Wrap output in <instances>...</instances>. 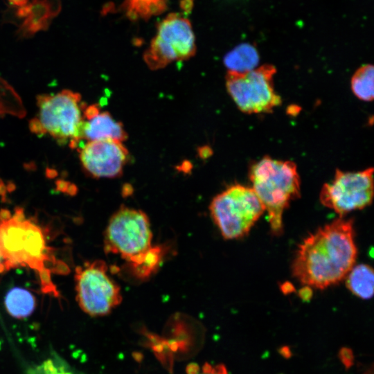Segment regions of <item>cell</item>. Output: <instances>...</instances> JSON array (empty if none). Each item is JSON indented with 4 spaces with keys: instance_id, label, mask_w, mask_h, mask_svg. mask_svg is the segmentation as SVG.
Wrapping results in <instances>:
<instances>
[{
    "instance_id": "cell-4",
    "label": "cell",
    "mask_w": 374,
    "mask_h": 374,
    "mask_svg": "<svg viewBox=\"0 0 374 374\" xmlns=\"http://www.w3.org/2000/svg\"><path fill=\"white\" fill-rule=\"evenodd\" d=\"M37 112L29 122L31 132L48 135L60 145L71 148L80 143L82 110L81 95L69 89L37 96Z\"/></svg>"
},
{
    "instance_id": "cell-1",
    "label": "cell",
    "mask_w": 374,
    "mask_h": 374,
    "mask_svg": "<svg viewBox=\"0 0 374 374\" xmlns=\"http://www.w3.org/2000/svg\"><path fill=\"white\" fill-rule=\"evenodd\" d=\"M357 253L353 221L339 217L303 240L292 261V275L304 287L323 290L346 278Z\"/></svg>"
},
{
    "instance_id": "cell-6",
    "label": "cell",
    "mask_w": 374,
    "mask_h": 374,
    "mask_svg": "<svg viewBox=\"0 0 374 374\" xmlns=\"http://www.w3.org/2000/svg\"><path fill=\"white\" fill-rule=\"evenodd\" d=\"M152 240L150 222L145 213L122 206L108 221L104 233V250L129 262L148 251L152 247Z\"/></svg>"
},
{
    "instance_id": "cell-13",
    "label": "cell",
    "mask_w": 374,
    "mask_h": 374,
    "mask_svg": "<svg viewBox=\"0 0 374 374\" xmlns=\"http://www.w3.org/2000/svg\"><path fill=\"white\" fill-rule=\"evenodd\" d=\"M166 251L163 245H152L148 251L134 260L125 262L123 269L136 280H145L157 271Z\"/></svg>"
},
{
    "instance_id": "cell-14",
    "label": "cell",
    "mask_w": 374,
    "mask_h": 374,
    "mask_svg": "<svg viewBox=\"0 0 374 374\" xmlns=\"http://www.w3.org/2000/svg\"><path fill=\"white\" fill-rule=\"evenodd\" d=\"M33 3L19 8L17 15L19 17L26 18L19 28L21 36L28 37L36 32L46 29L51 17L53 15L47 8L46 3L34 0Z\"/></svg>"
},
{
    "instance_id": "cell-17",
    "label": "cell",
    "mask_w": 374,
    "mask_h": 374,
    "mask_svg": "<svg viewBox=\"0 0 374 374\" xmlns=\"http://www.w3.org/2000/svg\"><path fill=\"white\" fill-rule=\"evenodd\" d=\"M259 62V55L256 48L247 43L241 44L224 58V63L228 71L244 73L256 69Z\"/></svg>"
},
{
    "instance_id": "cell-3",
    "label": "cell",
    "mask_w": 374,
    "mask_h": 374,
    "mask_svg": "<svg viewBox=\"0 0 374 374\" xmlns=\"http://www.w3.org/2000/svg\"><path fill=\"white\" fill-rule=\"evenodd\" d=\"M251 188L267 212L274 235L283 232V214L290 202L300 197V177L296 164L264 157L249 171Z\"/></svg>"
},
{
    "instance_id": "cell-8",
    "label": "cell",
    "mask_w": 374,
    "mask_h": 374,
    "mask_svg": "<svg viewBox=\"0 0 374 374\" xmlns=\"http://www.w3.org/2000/svg\"><path fill=\"white\" fill-rule=\"evenodd\" d=\"M109 269L102 260L86 262L75 268L76 301L91 317L107 315L122 301L121 287L109 274Z\"/></svg>"
},
{
    "instance_id": "cell-2",
    "label": "cell",
    "mask_w": 374,
    "mask_h": 374,
    "mask_svg": "<svg viewBox=\"0 0 374 374\" xmlns=\"http://www.w3.org/2000/svg\"><path fill=\"white\" fill-rule=\"evenodd\" d=\"M0 213V258L3 269L28 266L38 271L43 289L57 295L45 262L50 260L49 248L42 227L24 216L21 208L11 216Z\"/></svg>"
},
{
    "instance_id": "cell-15",
    "label": "cell",
    "mask_w": 374,
    "mask_h": 374,
    "mask_svg": "<svg viewBox=\"0 0 374 374\" xmlns=\"http://www.w3.org/2000/svg\"><path fill=\"white\" fill-rule=\"evenodd\" d=\"M4 306L13 318L22 319L30 316L36 308V299L28 290L15 287L4 297Z\"/></svg>"
},
{
    "instance_id": "cell-16",
    "label": "cell",
    "mask_w": 374,
    "mask_h": 374,
    "mask_svg": "<svg viewBox=\"0 0 374 374\" xmlns=\"http://www.w3.org/2000/svg\"><path fill=\"white\" fill-rule=\"evenodd\" d=\"M347 288L356 296L369 299L373 294V268L366 264L353 266L346 276Z\"/></svg>"
},
{
    "instance_id": "cell-11",
    "label": "cell",
    "mask_w": 374,
    "mask_h": 374,
    "mask_svg": "<svg viewBox=\"0 0 374 374\" xmlns=\"http://www.w3.org/2000/svg\"><path fill=\"white\" fill-rule=\"evenodd\" d=\"M78 152L82 168L94 178L121 176L130 157L123 143L112 139L86 142Z\"/></svg>"
},
{
    "instance_id": "cell-24",
    "label": "cell",
    "mask_w": 374,
    "mask_h": 374,
    "mask_svg": "<svg viewBox=\"0 0 374 374\" xmlns=\"http://www.w3.org/2000/svg\"><path fill=\"white\" fill-rule=\"evenodd\" d=\"M280 354L285 358H289L292 356L291 350L288 346H283L280 348Z\"/></svg>"
},
{
    "instance_id": "cell-10",
    "label": "cell",
    "mask_w": 374,
    "mask_h": 374,
    "mask_svg": "<svg viewBox=\"0 0 374 374\" xmlns=\"http://www.w3.org/2000/svg\"><path fill=\"white\" fill-rule=\"evenodd\" d=\"M373 168L358 172L336 170L334 179L325 184L321 190V203L336 212L339 217L364 208L373 201Z\"/></svg>"
},
{
    "instance_id": "cell-20",
    "label": "cell",
    "mask_w": 374,
    "mask_h": 374,
    "mask_svg": "<svg viewBox=\"0 0 374 374\" xmlns=\"http://www.w3.org/2000/svg\"><path fill=\"white\" fill-rule=\"evenodd\" d=\"M339 357L346 368L348 369L353 365L354 355L350 348L346 347L341 348L339 352Z\"/></svg>"
},
{
    "instance_id": "cell-5",
    "label": "cell",
    "mask_w": 374,
    "mask_h": 374,
    "mask_svg": "<svg viewBox=\"0 0 374 374\" xmlns=\"http://www.w3.org/2000/svg\"><path fill=\"white\" fill-rule=\"evenodd\" d=\"M209 211L222 237L233 240L247 235L265 208L251 187L235 184L213 198Z\"/></svg>"
},
{
    "instance_id": "cell-21",
    "label": "cell",
    "mask_w": 374,
    "mask_h": 374,
    "mask_svg": "<svg viewBox=\"0 0 374 374\" xmlns=\"http://www.w3.org/2000/svg\"><path fill=\"white\" fill-rule=\"evenodd\" d=\"M197 374H228V372L222 364L212 366L209 363H205L202 368V372Z\"/></svg>"
},
{
    "instance_id": "cell-26",
    "label": "cell",
    "mask_w": 374,
    "mask_h": 374,
    "mask_svg": "<svg viewBox=\"0 0 374 374\" xmlns=\"http://www.w3.org/2000/svg\"><path fill=\"white\" fill-rule=\"evenodd\" d=\"M8 1L11 4L21 8L25 6L26 4H27L29 0H8Z\"/></svg>"
},
{
    "instance_id": "cell-18",
    "label": "cell",
    "mask_w": 374,
    "mask_h": 374,
    "mask_svg": "<svg viewBox=\"0 0 374 374\" xmlns=\"http://www.w3.org/2000/svg\"><path fill=\"white\" fill-rule=\"evenodd\" d=\"M169 0H124L119 8L130 20H148L164 12Z\"/></svg>"
},
{
    "instance_id": "cell-9",
    "label": "cell",
    "mask_w": 374,
    "mask_h": 374,
    "mask_svg": "<svg viewBox=\"0 0 374 374\" xmlns=\"http://www.w3.org/2000/svg\"><path fill=\"white\" fill-rule=\"evenodd\" d=\"M276 71L275 66L268 64L244 73L227 71L226 90L241 112L269 113L280 105L281 98L274 86Z\"/></svg>"
},
{
    "instance_id": "cell-25",
    "label": "cell",
    "mask_w": 374,
    "mask_h": 374,
    "mask_svg": "<svg viewBox=\"0 0 374 374\" xmlns=\"http://www.w3.org/2000/svg\"><path fill=\"white\" fill-rule=\"evenodd\" d=\"M193 5L192 0H183L181 1L182 9L185 11L190 10Z\"/></svg>"
},
{
    "instance_id": "cell-7",
    "label": "cell",
    "mask_w": 374,
    "mask_h": 374,
    "mask_svg": "<svg viewBox=\"0 0 374 374\" xmlns=\"http://www.w3.org/2000/svg\"><path fill=\"white\" fill-rule=\"evenodd\" d=\"M195 34L190 21L177 13L166 16L157 26L143 57L151 70H159L174 62L189 60L196 53Z\"/></svg>"
},
{
    "instance_id": "cell-22",
    "label": "cell",
    "mask_w": 374,
    "mask_h": 374,
    "mask_svg": "<svg viewBox=\"0 0 374 374\" xmlns=\"http://www.w3.org/2000/svg\"><path fill=\"white\" fill-rule=\"evenodd\" d=\"M42 368H43L44 374H73L70 372L66 373L64 370H61L60 368L55 366L51 361L45 362Z\"/></svg>"
},
{
    "instance_id": "cell-12",
    "label": "cell",
    "mask_w": 374,
    "mask_h": 374,
    "mask_svg": "<svg viewBox=\"0 0 374 374\" xmlns=\"http://www.w3.org/2000/svg\"><path fill=\"white\" fill-rule=\"evenodd\" d=\"M127 138L123 123L114 119L109 112H101L98 104L84 105L80 142L112 139L123 143Z\"/></svg>"
},
{
    "instance_id": "cell-23",
    "label": "cell",
    "mask_w": 374,
    "mask_h": 374,
    "mask_svg": "<svg viewBox=\"0 0 374 374\" xmlns=\"http://www.w3.org/2000/svg\"><path fill=\"white\" fill-rule=\"evenodd\" d=\"M312 295V290L308 287H303L299 292V296L303 301H309Z\"/></svg>"
},
{
    "instance_id": "cell-19",
    "label": "cell",
    "mask_w": 374,
    "mask_h": 374,
    "mask_svg": "<svg viewBox=\"0 0 374 374\" xmlns=\"http://www.w3.org/2000/svg\"><path fill=\"white\" fill-rule=\"evenodd\" d=\"M373 66L366 64L361 66L352 77V91L362 100L370 102L373 99Z\"/></svg>"
}]
</instances>
